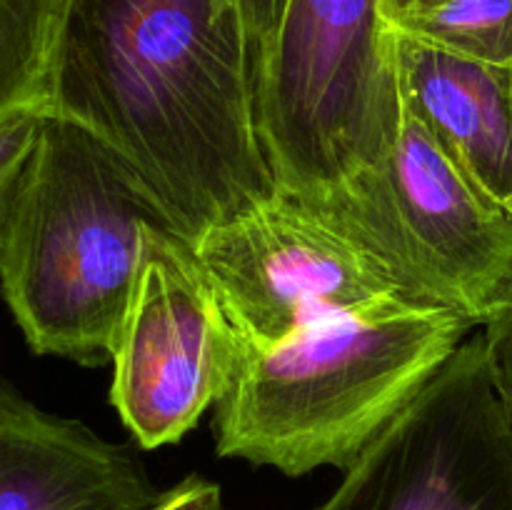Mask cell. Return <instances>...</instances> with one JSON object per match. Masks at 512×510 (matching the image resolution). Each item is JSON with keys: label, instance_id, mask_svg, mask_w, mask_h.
Listing matches in <instances>:
<instances>
[{"label": "cell", "instance_id": "cell-1", "mask_svg": "<svg viewBox=\"0 0 512 510\" xmlns=\"http://www.w3.org/2000/svg\"><path fill=\"white\" fill-rule=\"evenodd\" d=\"M48 113L103 138L193 248L278 193L255 125L245 0H70Z\"/></svg>", "mask_w": 512, "mask_h": 510}, {"label": "cell", "instance_id": "cell-2", "mask_svg": "<svg viewBox=\"0 0 512 510\" xmlns=\"http://www.w3.org/2000/svg\"><path fill=\"white\" fill-rule=\"evenodd\" d=\"M473 328L455 310L393 303L245 353L218 400V455L293 478L323 465L348 470Z\"/></svg>", "mask_w": 512, "mask_h": 510}, {"label": "cell", "instance_id": "cell-3", "mask_svg": "<svg viewBox=\"0 0 512 510\" xmlns=\"http://www.w3.org/2000/svg\"><path fill=\"white\" fill-rule=\"evenodd\" d=\"M150 230L180 233L103 138L45 113L0 258V290L35 353L78 363L113 355Z\"/></svg>", "mask_w": 512, "mask_h": 510}, {"label": "cell", "instance_id": "cell-4", "mask_svg": "<svg viewBox=\"0 0 512 510\" xmlns=\"http://www.w3.org/2000/svg\"><path fill=\"white\" fill-rule=\"evenodd\" d=\"M260 150L308 195L388 155L405 108L383 0H245Z\"/></svg>", "mask_w": 512, "mask_h": 510}, {"label": "cell", "instance_id": "cell-5", "mask_svg": "<svg viewBox=\"0 0 512 510\" xmlns=\"http://www.w3.org/2000/svg\"><path fill=\"white\" fill-rule=\"evenodd\" d=\"M373 255L418 303L478 328L512 295V210L485 193L405 110L378 163L288 195Z\"/></svg>", "mask_w": 512, "mask_h": 510}, {"label": "cell", "instance_id": "cell-6", "mask_svg": "<svg viewBox=\"0 0 512 510\" xmlns=\"http://www.w3.org/2000/svg\"><path fill=\"white\" fill-rule=\"evenodd\" d=\"M193 250L243 355L350 313L423 305L373 255L283 193L208 228Z\"/></svg>", "mask_w": 512, "mask_h": 510}, {"label": "cell", "instance_id": "cell-7", "mask_svg": "<svg viewBox=\"0 0 512 510\" xmlns=\"http://www.w3.org/2000/svg\"><path fill=\"white\" fill-rule=\"evenodd\" d=\"M315 510H512V423L483 335L460 343Z\"/></svg>", "mask_w": 512, "mask_h": 510}, {"label": "cell", "instance_id": "cell-8", "mask_svg": "<svg viewBox=\"0 0 512 510\" xmlns=\"http://www.w3.org/2000/svg\"><path fill=\"white\" fill-rule=\"evenodd\" d=\"M110 400L143 448L178 443L238 375L243 350L188 240L150 230L115 338Z\"/></svg>", "mask_w": 512, "mask_h": 510}, {"label": "cell", "instance_id": "cell-9", "mask_svg": "<svg viewBox=\"0 0 512 510\" xmlns=\"http://www.w3.org/2000/svg\"><path fill=\"white\" fill-rule=\"evenodd\" d=\"M158 500L133 450L0 388V510H150Z\"/></svg>", "mask_w": 512, "mask_h": 510}, {"label": "cell", "instance_id": "cell-10", "mask_svg": "<svg viewBox=\"0 0 512 510\" xmlns=\"http://www.w3.org/2000/svg\"><path fill=\"white\" fill-rule=\"evenodd\" d=\"M395 33L403 108L512 210V65L483 63Z\"/></svg>", "mask_w": 512, "mask_h": 510}, {"label": "cell", "instance_id": "cell-11", "mask_svg": "<svg viewBox=\"0 0 512 510\" xmlns=\"http://www.w3.org/2000/svg\"><path fill=\"white\" fill-rule=\"evenodd\" d=\"M70 0H0V123L50 110V85Z\"/></svg>", "mask_w": 512, "mask_h": 510}, {"label": "cell", "instance_id": "cell-12", "mask_svg": "<svg viewBox=\"0 0 512 510\" xmlns=\"http://www.w3.org/2000/svg\"><path fill=\"white\" fill-rule=\"evenodd\" d=\"M388 25L463 58L512 65V0H440Z\"/></svg>", "mask_w": 512, "mask_h": 510}, {"label": "cell", "instance_id": "cell-13", "mask_svg": "<svg viewBox=\"0 0 512 510\" xmlns=\"http://www.w3.org/2000/svg\"><path fill=\"white\" fill-rule=\"evenodd\" d=\"M43 118L45 113L40 110H28L0 123V258L8 245L23 190L28 185Z\"/></svg>", "mask_w": 512, "mask_h": 510}, {"label": "cell", "instance_id": "cell-14", "mask_svg": "<svg viewBox=\"0 0 512 510\" xmlns=\"http://www.w3.org/2000/svg\"><path fill=\"white\" fill-rule=\"evenodd\" d=\"M480 335H483L485 358H488L495 390L512 423V295L508 303L500 305L490 315Z\"/></svg>", "mask_w": 512, "mask_h": 510}, {"label": "cell", "instance_id": "cell-15", "mask_svg": "<svg viewBox=\"0 0 512 510\" xmlns=\"http://www.w3.org/2000/svg\"><path fill=\"white\" fill-rule=\"evenodd\" d=\"M150 510H223L220 488L210 480L193 475L175 488L160 493V500Z\"/></svg>", "mask_w": 512, "mask_h": 510}, {"label": "cell", "instance_id": "cell-16", "mask_svg": "<svg viewBox=\"0 0 512 510\" xmlns=\"http://www.w3.org/2000/svg\"><path fill=\"white\" fill-rule=\"evenodd\" d=\"M440 3V0H383V15L385 20H395L405 13H413V10L430 8V5Z\"/></svg>", "mask_w": 512, "mask_h": 510}]
</instances>
